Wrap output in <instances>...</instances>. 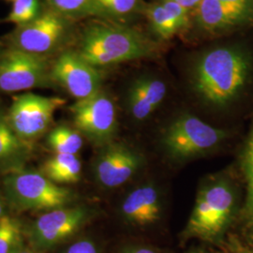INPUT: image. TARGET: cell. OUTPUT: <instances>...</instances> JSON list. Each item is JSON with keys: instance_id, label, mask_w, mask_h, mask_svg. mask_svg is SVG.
<instances>
[{"instance_id": "1", "label": "cell", "mask_w": 253, "mask_h": 253, "mask_svg": "<svg viewBox=\"0 0 253 253\" xmlns=\"http://www.w3.org/2000/svg\"><path fill=\"white\" fill-rule=\"evenodd\" d=\"M252 72L248 54L233 47H219L200 58L194 71V86L208 103L226 107L245 90Z\"/></svg>"}, {"instance_id": "2", "label": "cell", "mask_w": 253, "mask_h": 253, "mask_svg": "<svg viewBox=\"0 0 253 253\" xmlns=\"http://www.w3.org/2000/svg\"><path fill=\"white\" fill-rule=\"evenodd\" d=\"M241 206L239 188L233 178L223 175L208 181L197 194L184 235L211 243L221 242L237 220Z\"/></svg>"}, {"instance_id": "3", "label": "cell", "mask_w": 253, "mask_h": 253, "mask_svg": "<svg viewBox=\"0 0 253 253\" xmlns=\"http://www.w3.org/2000/svg\"><path fill=\"white\" fill-rule=\"evenodd\" d=\"M75 51L99 68L145 57L151 48L137 31L113 23L95 22L84 29Z\"/></svg>"}, {"instance_id": "4", "label": "cell", "mask_w": 253, "mask_h": 253, "mask_svg": "<svg viewBox=\"0 0 253 253\" xmlns=\"http://www.w3.org/2000/svg\"><path fill=\"white\" fill-rule=\"evenodd\" d=\"M72 20L45 8L42 14L3 38L7 48L50 58L66 50L72 32Z\"/></svg>"}, {"instance_id": "5", "label": "cell", "mask_w": 253, "mask_h": 253, "mask_svg": "<svg viewBox=\"0 0 253 253\" xmlns=\"http://www.w3.org/2000/svg\"><path fill=\"white\" fill-rule=\"evenodd\" d=\"M9 205L19 211L52 210L67 207L74 195L41 172L21 169L7 173L3 181Z\"/></svg>"}, {"instance_id": "6", "label": "cell", "mask_w": 253, "mask_h": 253, "mask_svg": "<svg viewBox=\"0 0 253 253\" xmlns=\"http://www.w3.org/2000/svg\"><path fill=\"white\" fill-rule=\"evenodd\" d=\"M228 137L226 130L210 126L196 117L185 115L167 127L163 136V145L172 159L183 161L215 149Z\"/></svg>"}, {"instance_id": "7", "label": "cell", "mask_w": 253, "mask_h": 253, "mask_svg": "<svg viewBox=\"0 0 253 253\" xmlns=\"http://www.w3.org/2000/svg\"><path fill=\"white\" fill-rule=\"evenodd\" d=\"M47 57L7 48L0 56V93L54 87Z\"/></svg>"}, {"instance_id": "8", "label": "cell", "mask_w": 253, "mask_h": 253, "mask_svg": "<svg viewBox=\"0 0 253 253\" xmlns=\"http://www.w3.org/2000/svg\"><path fill=\"white\" fill-rule=\"evenodd\" d=\"M65 103L66 100L60 97H46L27 92L13 99L7 118L15 133L29 144L45 133L55 112Z\"/></svg>"}, {"instance_id": "9", "label": "cell", "mask_w": 253, "mask_h": 253, "mask_svg": "<svg viewBox=\"0 0 253 253\" xmlns=\"http://www.w3.org/2000/svg\"><path fill=\"white\" fill-rule=\"evenodd\" d=\"M75 128L95 145H108L118 127L114 101L100 90L70 107Z\"/></svg>"}, {"instance_id": "10", "label": "cell", "mask_w": 253, "mask_h": 253, "mask_svg": "<svg viewBox=\"0 0 253 253\" xmlns=\"http://www.w3.org/2000/svg\"><path fill=\"white\" fill-rule=\"evenodd\" d=\"M88 217V210L83 207H64L49 210L30 226L28 232L30 246L41 253L60 244L77 233Z\"/></svg>"}, {"instance_id": "11", "label": "cell", "mask_w": 253, "mask_h": 253, "mask_svg": "<svg viewBox=\"0 0 253 253\" xmlns=\"http://www.w3.org/2000/svg\"><path fill=\"white\" fill-rule=\"evenodd\" d=\"M51 75L76 100H84L100 91L102 75L99 68L86 62L75 50L66 49L52 61Z\"/></svg>"}, {"instance_id": "12", "label": "cell", "mask_w": 253, "mask_h": 253, "mask_svg": "<svg viewBox=\"0 0 253 253\" xmlns=\"http://www.w3.org/2000/svg\"><path fill=\"white\" fill-rule=\"evenodd\" d=\"M141 166V158L126 145L113 144L102 146L95 160L93 172L101 187L115 189L129 180Z\"/></svg>"}, {"instance_id": "13", "label": "cell", "mask_w": 253, "mask_h": 253, "mask_svg": "<svg viewBox=\"0 0 253 253\" xmlns=\"http://www.w3.org/2000/svg\"><path fill=\"white\" fill-rule=\"evenodd\" d=\"M161 195L151 184L142 185L132 190L121 207L123 217L138 226H146L157 222L162 216Z\"/></svg>"}, {"instance_id": "14", "label": "cell", "mask_w": 253, "mask_h": 253, "mask_svg": "<svg viewBox=\"0 0 253 253\" xmlns=\"http://www.w3.org/2000/svg\"><path fill=\"white\" fill-rule=\"evenodd\" d=\"M238 166L244 182L245 196L237 220L245 243L253 245V123L240 148Z\"/></svg>"}, {"instance_id": "15", "label": "cell", "mask_w": 253, "mask_h": 253, "mask_svg": "<svg viewBox=\"0 0 253 253\" xmlns=\"http://www.w3.org/2000/svg\"><path fill=\"white\" fill-rule=\"evenodd\" d=\"M167 94L164 82L151 77L136 80L128 93V108L137 120H145L163 102Z\"/></svg>"}, {"instance_id": "16", "label": "cell", "mask_w": 253, "mask_h": 253, "mask_svg": "<svg viewBox=\"0 0 253 253\" xmlns=\"http://www.w3.org/2000/svg\"><path fill=\"white\" fill-rule=\"evenodd\" d=\"M30 156L29 144L19 137L9 125L7 113L0 110V172L24 169Z\"/></svg>"}, {"instance_id": "17", "label": "cell", "mask_w": 253, "mask_h": 253, "mask_svg": "<svg viewBox=\"0 0 253 253\" xmlns=\"http://www.w3.org/2000/svg\"><path fill=\"white\" fill-rule=\"evenodd\" d=\"M196 18L200 27L208 31H220L243 26L218 0H202L196 8Z\"/></svg>"}, {"instance_id": "18", "label": "cell", "mask_w": 253, "mask_h": 253, "mask_svg": "<svg viewBox=\"0 0 253 253\" xmlns=\"http://www.w3.org/2000/svg\"><path fill=\"white\" fill-rule=\"evenodd\" d=\"M41 172L57 185L80 180L82 163L77 155L54 154L42 164Z\"/></svg>"}, {"instance_id": "19", "label": "cell", "mask_w": 253, "mask_h": 253, "mask_svg": "<svg viewBox=\"0 0 253 253\" xmlns=\"http://www.w3.org/2000/svg\"><path fill=\"white\" fill-rule=\"evenodd\" d=\"M47 144L54 154L77 155L83 147L84 140L76 128L60 125L49 132Z\"/></svg>"}, {"instance_id": "20", "label": "cell", "mask_w": 253, "mask_h": 253, "mask_svg": "<svg viewBox=\"0 0 253 253\" xmlns=\"http://www.w3.org/2000/svg\"><path fill=\"white\" fill-rule=\"evenodd\" d=\"M24 246L22 223L16 217H0V253H15Z\"/></svg>"}, {"instance_id": "21", "label": "cell", "mask_w": 253, "mask_h": 253, "mask_svg": "<svg viewBox=\"0 0 253 253\" xmlns=\"http://www.w3.org/2000/svg\"><path fill=\"white\" fill-rule=\"evenodd\" d=\"M43 2L47 8L72 21L96 15L94 0H43Z\"/></svg>"}, {"instance_id": "22", "label": "cell", "mask_w": 253, "mask_h": 253, "mask_svg": "<svg viewBox=\"0 0 253 253\" xmlns=\"http://www.w3.org/2000/svg\"><path fill=\"white\" fill-rule=\"evenodd\" d=\"M147 17L154 31L163 39H169L181 30L172 13L162 4H155L147 9Z\"/></svg>"}, {"instance_id": "23", "label": "cell", "mask_w": 253, "mask_h": 253, "mask_svg": "<svg viewBox=\"0 0 253 253\" xmlns=\"http://www.w3.org/2000/svg\"><path fill=\"white\" fill-rule=\"evenodd\" d=\"M44 8L43 0H14L5 21L15 27H22L38 18Z\"/></svg>"}, {"instance_id": "24", "label": "cell", "mask_w": 253, "mask_h": 253, "mask_svg": "<svg viewBox=\"0 0 253 253\" xmlns=\"http://www.w3.org/2000/svg\"><path fill=\"white\" fill-rule=\"evenodd\" d=\"M139 0H94L96 15L119 19L127 16L137 8Z\"/></svg>"}, {"instance_id": "25", "label": "cell", "mask_w": 253, "mask_h": 253, "mask_svg": "<svg viewBox=\"0 0 253 253\" xmlns=\"http://www.w3.org/2000/svg\"><path fill=\"white\" fill-rule=\"evenodd\" d=\"M233 14L242 21L250 24L253 22V0H218Z\"/></svg>"}, {"instance_id": "26", "label": "cell", "mask_w": 253, "mask_h": 253, "mask_svg": "<svg viewBox=\"0 0 253 253\" xmlns=\"http://www.w3.org/2000/svg\"><path fill=\"white\" fill-rule=\"evenodd\" d=\"M163 4L164 5V7L173 15V17L176 20L181 29L187 27V25L189 24V14H188L189 10L188 9H185L179 4L172 2V1H163Z\"/></svg>"}, {"instance_id": "27", "label": "cell", "mask_w": 253, "mask_h": 253, "mask_svg": "<svg viewBox=\"0 0 253 253\" xmlns=\"http://www.w3.org/2000/svg\"><path fill=\"white\" fill-rule=\"evenodd\" d=\"M225 253H253V245L247 244L236 236H230L224 243Z\"/></svg>"}, {"instance_id": "28", "label": "cell", "mask_w": 253, "mask_h": 253, "mask_svg": "<svg viewBox=\"0 0 253 253\" xmlns=\"http://www.w3.org/2000/svg\"><path fill=\"white\" fill-rule=\"evenodd\" d=\"M62 253H99L96 244L89 239H81L71 245Z\"/></svg>"}, {"instance_id": "29", "label": "cell", "mask_w": 253, "mask_h": 253, "mask_svg": "<svg viewBox=\"0 0 253 253\" xmlns=\"http://www.w3.org/2000/svg\"><path fill=\"white\" fill-rule=\"evenodd\" d=\"M120 253H158L153 249L145 246H130L124 249Z\"/></svg>"}, {"instance_id": "30", "label": "cell", "mask_w": 253, "mask_h": 253, "mask_svg": "<svg viewBox=\"0 0 253 253\" xmlns=\"http://www.w3.org/2000/svg\"><path fill=\"white\" fill-rule=\"evenodd\" d=\"M163 1H172L177 4H179L185 9H196L197 6L202 2V0H163Z\"/></svg>"}, {"instance_id": "31", "label": "cell", "mask_w": 253, "mask_h": 253, "mask_svg": "<svg viewBox=\"0 0 253 253\" xmlns=\"http://www.w3.org/2000/svg\"><path fill=\"white\" fill-rule=\"evenodd\" d=\"M41 253L40 252L36 251L35 249H33L31 246L30 247H27V246H23L17 253Z\"/></svg>"}, {"instance_id": "32", "label": "cell", "mask_w": 253, "mask_h": 253, "mask_svg": "<svg viewBox=\"0 0 253 253\" xmlns=\"http://www.w3.org/2000/svg\"><path fill=\"white\" fill-rule=\"evenodd\" d=\"M5 214V207H4V202L2 197L0 196V217H3Z\"/></svg>"}, {"instance_id": "33", "label": "cell", "mask_w": 253, "mask_h": 253, "mask_svg": "<svg viewBox=\"0 0 253 253\" xmlns=\"http://www.w3.org/2000/svg\"><path fill=\"white\" fill-rule=\"evenodd\" d=\"M6 49H7V47L4 44V42L2 41H0V56L5 53Z\"/></svg>"}, {"instance_id": "34", "label": "cell", "mask_w": 253, "mask_h": 253, "mask_svg": "<svg viewBox=\"0 0 253 253\" xmlns=\"http://www.w3.org/2000/svg\"><path fill=\"white\" fill-rule=\"evenodd\" d=\"M7 1H10V2H13L14 0H7Z\"/></svg>"}, {"instance_id": "35", "label": "cell", "mask_w": 253, "mask_h": 253, "mask_svg": "<svg viewBox=\"0 0 253 253\" xmlns=\"http://www.w3.org/2000/svg\"><path fill=\"white\" fill-rule=\"evenodd\" d=\"M201 253V252H198V253Z\"/></svg>"}]
</instances>
